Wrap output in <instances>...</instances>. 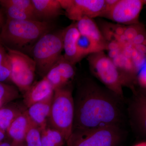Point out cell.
I'll list each match as a JSON object with an SVG mask.
<instances>
[{
  "label": "cell",
  "instance_id": "2e32d148",
  "mask_svg": "<svg viewBox=\"0 0 146 146\" xmlns=\"http://www.w3.org/2000/svg\"><path fill=\"white\" fill-rule=\"evenodd\" d=\"M75 23L80 34L92 39L106 50L109 49L108 42L93 19L85 17Z\"/></svg>",
  "mask_w": 146,
  "mask_h": 146
},
{
  "label": "cell",
  "instance_id": "f1b7e54d",
  "mask_svg": "<svg viewBox=\"0 0 146 146\" xmlns=\"http://www.w3.org/2000/svg\"><path fill=\"white\" fill-rule=\"evenodd\" d=\"M0 146H12V145H11L9 143L4 142L0 143Z\"/></svg>",
  "mask_w": 146,
  "mask_h": 146
},
{
  "label": "cell",
  "instance_id": "e575fe53",
  "mask_svg": "<svg viewBox=\"0 0 146 146\" xmlns=\"http://www.w3.org/2000/svg\"></svg>",
  "mask_w": 146,
  "mask_h": 146
},
{
  "label": "cell",
  "instance_id": "6da1fadb",
  "mask_svg": "<svg viewBox=\"0 0 146 146\" xmlns=\"http://www.w3.org/2000/svg\"><path fill=\"white\" fill-rule=\"evenodd\" d=\"M74 100L73 130L111 125L124 127L127 119L124 100L91 79L79 82Z\"/></svg>",
  "mask_w": 146,
  "mask_h": 146
},
{
  "label": "cell",
  "instance_id": "f546056e",
  "mask_svg": "<svg viewBox=\"0 0 146 146\" xmlns=\"http://www.w3.org/2000/svg\"><path fill=\"white\" fill-rule=\"evenodd\" d=\"M136 146H146V143H143L138 145Z\"/></svg>",
  "mask_w": 146,
  "mask_h": 146
},
{
  "label": "cell",
  "instance_id": "7402d4cb",
  "mask_svg": "<svg viewBox=\"0 0 146 146\" xmlns=\"http://www.w3.org/2000/svg\"><path fill=\"white\" fill-rule=\"evenodd\" d=\"M3 7L5 9L8 19L18 21H39L34 14L27 11L24 10L13 6H5Z\"/></svg>",
  "mask_w": 146,
  "mask_h": 146
},
{
  "label": "cell",
  "instance_id": "9c48e42d",
  "mask_svg": "<svg viewBox=\"0 0 146 146\" xmlns=\"http://www.w3.org/2000/svg\"><path fill=\"white\" fill-rule=\"evenodd\" d=\"M146 1L118 0V1L102 17L122 25L139 24V17Z\"/></svg>",
  "mask_w": 146,
  "mask_h": 146
},
{
  "label": "cell",
  "instance_id": "d4e9b609",
  "mask_svg": "<svg viewBox=\"0 0 146 146\" xmlns=\"http://www.w3.org/2000/svg\"><path fill=\"white\" fill-rule=\"evenodd\" d=\"M0 3L3 7L7 5L16 7L27 11L35 16L34 7L32 0H2L0 1Z\"/></svg>",
  "mask_w": 146,
  "mask_h": 146
},
{
  "label": "cell",
  "instance_id": "44dd1931",
  "mask_svg": "<svg viewBox=\"0 0 146 146\" xmlns=\"http://www.w3.org/2000/svg\"><path fill=\"white\" fill-rule=\"evenodd\" d=\"M10 60L7 51L0 43V82L10 80Z\"/></svg>",
  "mask_w": 146,
  "mask_h": 146
},
{
  "label": "cell",
  "instance_id": "ffe728a7",
  "mask_svg": "<svg viewBox=\"0 0 146 146\" xmlns=\"http://www.w3.org/2000/svg\"><path fill=\"white\" fill-rule=\"evenodd\" d=\"M78 51L81 59L89 55L106 50L103 47L84 35H80L77 43Z\"/></svg>",
  "mask_w": 146,
  "mask_h": 146
},
{
  "label": "cell",
  "instance_id": "83f0119b",
  "mask_svg": "<svg viewBox=\"0 0 146 146\" xmlns=\"http://www.w3.org/2000/svg\"><path fill=\"white\" fill-rule=\"evenodd\" d=\"M3 131L0 129V141H2L5 138V134Z\"/></svg>",
  "mask_w": 146,
  "mask_h": 146
},
{
  "label": "cell",
  "instance_id": "e0dca14e",
  "mask_svg": "<svg viewBox=\"0 0 146 146\" xmlns=\"http://www.w3.org/2000/svg\"><path fill=\"white\" fill-rule=\"evenodd\" d=\"M32 124L26 111L13 121L7 130L9 136L13 141L12 146L24 143L26 135Z\"/></svg>",
  "mask_w": 146,
  "mask_h": 146
},
{
  "label": "cell",
  "instance_id": "7c38bea8",
  "mask_svg": "<svg viewBox=\"0 0 146 146\" xmlns=\"http://www.w3.org/2000/svg\"><path fill=\"white\" fill-rule=\"evenodd\" d=\"M80 35L76 23L63 30V49L65 52L63 55L66 60L74 65L82 60L77 46Z\"/></svg>",
  "mask_w": 146,
  "mask_h": 146
},
{
  "label": "cell",
  "instance_id": "30bf717a",
  "mask_svg": "<svg viewBox=\"0 0 146 146\" xmlns=\"http://www.w3.org/2000/svg\"><path fill=\"white\" fill-rule=\"evenodd\" d=\"M128 103L127 119L130 127L138 137L146 141V97L134 89Z\"/></svg>",
  "mask_w": 146,
  "mask_h": 146
},
{
  "label": "cell",
  "instance_id": "4316f807",
  "mask_svg": "<svg viewBox=\"0 0 146 146\" xmlns=\"http://www.w3.org/2000/svg\"><path fill=\"white\" fill-rule=\"evenodd\" d=\"M4 20L3 18V15L0 11V28L2 27L4 25Z\"/></svg>",
  "mask_w": 146,
  "mask_h": 146
},
{
  "label": "cell",
  "instance_id": "836d02e7",
  "mask_svg": "<svg viewBox=\"0 0 146 146\" xmlns=\"http://www.w3.org/2000/svg\"></svg>",
  "mask_w": 146,
  "mask_h": 146
},
{
  "label": "cell",
  "instance_id": "5b68a950",
  "mask_svg": "<svg viewBox=\"0 0 146 146\" xmlns=\"http://www.w3.org/2000/svg\"><path fill=\"white\" fill-rule=\"evenodd\" d=\"M126 136L125 129L119 126L75 129L66 143L67 146H122Z\"/></svg>",
  "mask_w": 146,
  "mask_h": 146
},
{
  "label": "cell",
  "instance_id": "ac0fdd59",
  "mask_svg": "<svg viewBox=\"0 0 146 146\" xmlns=\"http://www.w3.org/2000/svg\"><path fill=\"white\" fill-rule=\"evenodd\" d=\"M27 109L23 102L13 108H3L0 109V129L3 131H7L13 121L25 112Z\"/></svg>",
  "mask_w": 146,
  "mask_h": 146
},
{
  "label": "cell",
  "instance_id": "8992f818",
  "mask_svg": "<svg viewBox=\"0 0 146 146\" xmlns=\"http://www.w3.org/2000/svg\"><path fill=\"white\" fill-rule=\"evenodd\" d=\"M63 30L49 33L33 46L32 54L36 71L42 78L60 59L63 50Z\"/></svg>",
  "mask_w": 146,
  "mask_h": 146
},
{
  "label": "cell",
  "instance_id": "cb8c5ba5",
  "mask_svg": "<svg viewBox=\"0 0 146 146\" xmlns=\"http://www.w3.org/2000/svg\"><path fill=\"white\" fill-rule=\"evenodd\" d=\"M19 96V92L15 87L0 82V103L15 99Z\"/></svg>",
  "mask_w": 146,
  "mask_h": 146
},
{
  "label": "cell",
  "instance_id": "d6986e66",
  "mask_svg": "<svg viewBox=\"0 0 146 146\" xmlns=\"http://www.w3.org/2000/svg\"><path fill=\"white\" fill-rule=\"evenodd\" d=\"M42 146H64L66 140L60 131L48 125L41 130Z\"/></svg>",
  "mask_w": 146,
  "mask_h": 146
},
{
  "label": "cell",
  "instance_id": "d6a6232c",
  "mask_svg": "<svg viewBox=\"0 0 146 146\" xmlns=\"http://www.w3.org/2000/svg\"><path fill=\"white\" fill-rule=\"evenodd\" d=\"M1 104V103H0V104Z\"/></svg>",
  "mask_w": 146,
  "mask_h": 146
},
{
  "label": "cell",
  "instance_id": "4fadbf2b",
  "mask_svg": "<svg viewBox=\"0 0 146 146\" xmlns=\"http://www.w3.org/2000/svg\"><path fill=\"white\" fill-rule=\"evenodd\" d=\"M54 90L45 77L34 83L23 94L24 104L27 108L32 105L47 99L52 96Z\"/></svg>",
  "mask_w": 146,
  "mask_h": 146
},
{
  "label": "cell",
  "instance_id": "603a6c76",
  "mask_svg": "<svg viewBox=\"0 0 146 146\" xmlns=\"http://www.w3.org/2000/svg\"><path fill=\"white\" fill-rule=\"evenodd\" d=\"M24 144L25 146H42L41 129L32 124L26 135Z\"/></svg>",
  "mask_w": 146,
  "mask_h": 146
},
{
  "label": "cell",
  "instance_id": "ba28073f",
  "mask_svg": "<svg viewBox=\"0 0 146 146\" xmlns=\"http://www.w3.org/2000/svg\"><path fill=\"white\" fill-rule=\"evenodd\" d=\"M66 16L77 22L82 18L100 17L103 12L105 0H59Z\"/></svg>",
  "mask_w": 146,
  "mask_h": 146
},
{
  "label": "cell",
  "instance_id": "52a82bcc",
  "mask_svg": "<svg viewBox=\"0 0 146 146\" xmlns=\"http://www.w3.org/2000/svg\"><path fill=\"white\" fill-rule=\"evenodd\" d=\"M5 48L10 60L11 80L24 94L34 83L36 64L33 58L21 51Z\"/></svg>",
  "mask_w": 146,
  "mask_h": 146
},
{
  "label": "cell",
  "instance_id": "1f68e13d",
  "mask_svg": "<svg viewBox=\"0 0 146 146\" xmlns=\"http://www.w3.org/2000/svg\"><path fill=\"white\" fill-rule=\"evenodd\" d=\"M143 143H141V144H143ZM139 145H140V144H139ZM136 146H137V145H136Z\"/></svg>",
  "mask_w": 146,
  "mask_h": 146
},
{
  "label": "cell",
  "instance_id": "277c9868",
  "mask_svg": "<svg viewBox=\"0 0 146 146\" xmlns=\"http://www.w3.org/2000/svg\"><path fill=\"white\" fill-rule=\"evenodd\" d=\"M87 61L92 74L105 87L124 100L123 87L129 84L123 72L104 51L87 56Z\"/></svg>",
  "mask_w": 146,
  "mask_h": 146
},
{
  "label": "cell",
  "instance_id": "3957f363",
  "mask_svg": "<svg viewBox=\"0 0 146 146\" xmlns=\"http://www.w3.org/2000/svg\"><path fill=\"white\" fill-rule=\"evenodd\" d=\"M74 105L70 84L54 90L48 125L63 134L66 141L72 132Z\"/></svg>",
  "mask_w": 146,
  "mask_h": 146
},
{
  "label": "cell",
  "instance_id": "484cf974",
  "mask_svg": "<svg viewBox=\"0 0 146 146\" xmlns=\"http://www.w3.org/2000/svg\"><path fill=\"white\" fill-rule=\"evenodd\" d=\"M138 92L146 97V87H140L138 89H136Z\"/></svg>",
  "mask_w": 146,
  "mask_h": 146
},
{
  "label": "cell",
  "instance_id": "5bb4252c",
  "mask_svg": "<svg viewBox=\"0 0 146 146\" xmlns=\"http://www.w3.org/2000/svg\"><path fill=\"white\" fill-rule=\"evenodd\" d=\"M53 97L35 104L27 110V114L31 123L41 130L48 125Z\"/></svg>",
  "mask_w": 146,
  "mask_h": 146
},
{
  "label": "cell",
  "instance_id": "8fae6325",
  "mask_svg": "<svg viewBox=\"0 0 146 146\" xmlns=\"http://www.w3.org/2000/svg\"><path fill=\"white\" fill-rule=\"evenodd\" d=\"M75 75L74 65L66 60L62 55L44 77L55 90L70 84Z\"/></svg>",
  "mask_w": 146,
  "mask_h": 146
},
{
  "label": "cell",
  "instance_id": "9a60e30c",
  "mask_svg": "<svg viewBox=\"0 0 146 146\" xmlns=\"http://www.w3.org/2000/svg\"><path fill=\"white\" fill-rule=\"evenodd\" d=\"M32 2L37 19L50 22L62 14L63 9L59 0H32Z\"/></svg>",
  "mask_w": 146,
  "mask_h": 146
},
{
  "label": "cell",
  "instance_id": "4dcf8cb0",
  "mask_svg": "<svg viewBox=\"0 0 146 146\" xmlns=\"http://www.w3.org/2000/svg\"><path fill=\"white\" fill-rule=\"evenodd\" d=\"M18 146H25V144L24 143V144H22V145H20Z\"/></svg>",
  "mask_w": 146,
  "mask_h": 146
},
{
  "label": "cell",
  "instance_id": "7a4b0ae2",
  "mask_svg": "<svg viewBox=\"0 0 146 146\" xmlns=\"http://www.w3.org/2000/svg\"><path fill=\"white\" fill-rule=\"evenodd\" d=\"M51 22L7 18L2 27L0 43L5 47L17 50L35 44L45 35L51 32Z\"/></svg>",
  "mask_w": 146,
  "mask_h": 146
}]
</instances>
